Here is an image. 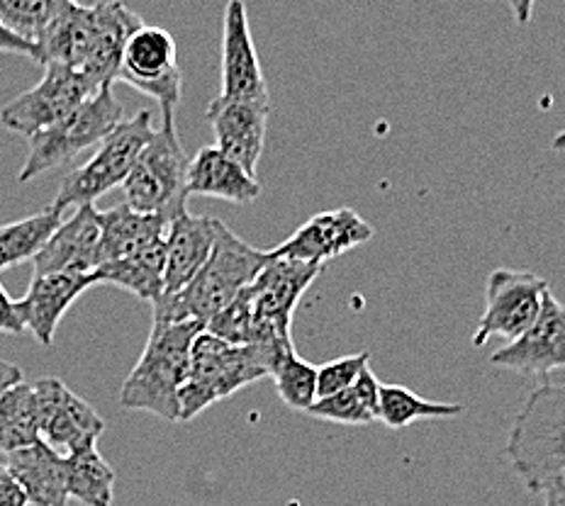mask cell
Masks as SVG:
<instances>
[{
  "instance_id": "obj_38",
  "label": "cell",
  "mask_w": 565,
  "mask_h": 506,
  "mask_svg": "<svg viewBox=\"0 0 565 506\" xmlns=\"http://www.w3.org/2000/svg\"><path fill=\"white\" fill-rule=\"evenodd\" d=\"M553 151H558V154H565V127L561 129V132L553 137V144H551Z\"/></svg>"
},
{
  "instance_id": "obj_37",
  "label": "cell",
  "mask_w": 565,
  "mask_h": 506,
  "mask_svg": "<svg viewBox=\"0 0 565 506\" xmlns=\"http://www.w3.org/2000/svg\"><path fill=\"white\" fill-rule=\"evenodd\" d=\"M544 506H565V482L556 480L544 489Z\"/></svg>"
},
{
  "instance_id": "obj_28",
  "label": "cell",
  "mask_w": 565,
  "mask_h": 506,
  "mask_svg": "<svg viewBox=\"0 0 565 506\" xmlns=\"http://www.w3.org/2000/svg\"><path fill=\"white\" fill-rule=\"evenodd\" d=\"M40 441L34 387L20 383L0 397V453H15Z\"/></svg>"
},
{
  "instance_id": "obj_12",
  "label": "cell",
  "mask_w": 565,
  "mask_h": 506,
  "mask_svg": "<svg viewBox=\"0 0 565 506\" xmlns=\"http://www.w3.org/2000/svg\"><path fill=\"white\" fill-rule=\"evenodd\" d=\"M38 397L40 441L58 455H71L86 445H98L105 421L84 397L58 378H42L32 385Z\"/></svg>"
},
{
  "instance_id": "obj_23",
  "label": "cell",
  "mask_w": 565,
  "mask_h": 506,
  "mask_svg": "<svg viewBox=\"0 0 565 506\" xmlns=\"http://www.w3.org/2000/svg\"><path fill=\"white\" fill-rule=\"evenodd\" d=\"M169 227V222L159 215L135 212L125 203L100 212V266L120 261L167 239Z\"/></svg>"
},
{
  "instance_id": "obj_15",
  "label": "cell",
  "mask_w": 565,
  "mask_h": 506,
  "mask_svg": "<svg viewBox=\"0 0 565 506\" xmlns=\"http://www.w3.org/2000/svg\"><path fill=\"white\" fill-rule=\"evenodd\" d=\"M222 98L268 103V86L242 0H230L222 18Z\"/></svg>"
},
{
  "instance_id": "obj_27",
  "label": "cell",
  "mask_w": 565,
  "mask_h": 506,
  "mask_svg": "<svg viewBox=\"0 0 565 506\" xmlns=\"http://www.w3.org/2000/svg\"><path fill=\"white\" fill-rule=\"evenodd\" d=\"M62 222V212L50 205L38 215L0 225V270L34 261V256L44 249Z\"/></svg>"
},
{
  "instance_id": "obj_14",
  "label": "cell",
  "mask_w": 565,
  "mask_h": 506,
  "mask_svg": "<svg viewBox=\"0 0 565 506\" xmlns=\"http://www.w3.org/2000/svg\"><path fill=\"white\" fill-rule=\"evenodd\" d=\"M490 363L522 375H546L565 368V304L548 290L539 320L514 344L502 346L490 356Z\"/></svg>"
},
{
  "instance_id": "obj_21",
  "label": "cell",
  "mask_w": 565,
  "mask_h": 506,
  "mask_svg": "<svg viewBox=\"0 0 565 506\" xmlns=\"http://www.w3.org/2000/svg\"><path fill=\"white\" fill-rule=\"evenodd\" d=\"M8 473L15 477L34 506H66V457L38 441L6 457Z\"/></svg>"
},
{
  "instance_id": "obj_32",
  "label": "cell",
  "mask_w": 565,
  "mask_h": 506,
  "mask_svg": "<svg viewBox=\"0 0 565 506\" xmlns=\"http://www.w3.org/2000/svg\"><path fill=\"white\" fill-rule=\"evenodd\" d=\"M369 363H371L369 351L349 353V356L324 363V366L317 368V399L349 390V387L361 378V373L369 370Z\"/></svg>"
},
{
  "instance_id": "obj_34",
  "label": "cell",
  "mask_w": 565,
  "mask_h": 506,
  "mask_svg": "<svg viewBox=\"0 0 565 506\" xmlns=\"http://www.w3.org/2000/svg\"><path fill=\"white\" fill-rule=\"evenodd\" d=\"M28 497L15 477L8 473L6 465H0V506H28Z\"/></svg>"
},
{
  "instance_id": "obj_6",
  "label": "cell",
  "mask_w": 565,
  "mask_h": 506,
  "mask_svg": "<svg viewBox=\"0 0 565 506\" xmlns=\"http://www.w3.org/2000/svg\"><path fill=\"white\" fill-rule=\"evenodd\" d=\"M154 132L157 127L151 110H139L135 117H129L100 141L96 154L84 166L66 175L52 207L64 215L68 207L93 205L113 187L122 185Z\"/></svg>"
},
{
  "instance_id": "obj_9",
  "label": "cell",
  "mask_w": 565,
  "mask_h": 506,
  "mask_svg": "<svg viewBox=\"0 0 565 506\" xmlns=\"http://www.w3.org/2000/svg\"><path fill=\"white\" fill-rule=\"evenodd\" d=\"M548 282L532 270L494 268L486 280V310L473 332V346H486L490 338L514 344L539 320Z\"/></svg>"
},
{
  "instance_id": "obj_13",
  "label": "cell",
  "mask_w": 565,
  "mask_h": 506,
  "mask_svg": "<svg viewBox=\"0 0 565 506\" xmlns=\"http://www.w3.org/2000/svg\"><path fill=\"white\" fill-rule=\"evenodd\" d=\"M373 234L375 229L356 209H327L310 217L286 241L278 244L276 249H270L268 256L327 268L332 258L344 256L351 249H356V246L371 241Z\"/></svg>"
},
{
  "instance_id": "obj_24",
  "label": "cell",
  "mask_w": 565,
  "mask_h": 506,
  "mask_svg": "<svg viewBox=\"0 0 565 506\" xmlns=\"http://www.w3.org/2000/svg\"><path fill=\"white\" fill-rule=\"evenodd\" d=\"M163 273H167V239L147 246L120 261L100 266L93 273L96 286H117L145 302L163 298Z\"/></svg>"
},
{
  "instance_id": "obj_10",
  "label": "cell",
  "mask_w": 565,
  "mask_h": 506,
  "mask_svg": "<svg viewBox=\"0 0 565 506\" xmlns=\"http://www.w3.org/2000/svg\"><path fill=\"white\" fill-rule=\"evenodd\" d=\"M96 93L98 88L81 71L50 64L44 66V76L38 86L20 93L18 98L0 108V125L10 132L32 139L64 120L68 112H74Z\"/></svg>"
},
{
  "instance_id": "obj_29",
  "label": "cell",
  "mask_w": 565,
  "mask_h": 506,
  "mask_svg": "<svg viewBox=\"0 0 565 506\" xmlns=\"http://www.w3.org/2000/svg\"><path fill=\"white\" fill-rule=\"evenodd\" d=\"M458 415H463V405L458 402H431L403 385L381 387L379 421H383L387 429L399 431L419 419H451Z\"/></svg>"
},
{
  "instance_id": "obj_7",
  "label": "cell",
  "mask_w": 565,
  "mask_h": 506,
  "mask_svg": "<svg viewBox=\"0 0 565 506\" xmlns=\"http://www.w3.org/2000/svg\"><path fill=\"white\" fill-rule=\"evenodd\" d=\"M122 122V103L115 98L113 86L100 88L64 120L30 139V157L22 163L18 181L30 183L38 175L56 169L58 163L74 159L84 149L98 147Z\"/></svg>"
},
{
  "instance_id": "obj_20",
  "label": "cell",
  "mask_w": 565,
  "mask_h": 506,
  "mask_svg": "<svg viewBox=\"0 0 565 506\" xmlns=\"http://www.w3.org/2000/svg\"><path fill=\"white\" fill-rule=\"evenodd\" d=\"M220 219L205 215L179 217L167 232V273H163V298H173L191 282L212 254Z\"/></svg>"
},
{
  "instance_id": "obj_5",
  "label": "cell",
  "mask_w": 565,
  "mask_h": 506,
  "mask_svg": "<svg viewBox=\"0 0 565 506\" xmlns=\"http://www.w3.org/2000/svg\"><path fill=\"white\" fill-rule=\"evenodd\" d=\"M173 117V112H161V127L122 183L127 207L145 215H159L169 225L188 215V197H191L188 195L191 157L183 151Z\"/></svg>"
},
{
  "instance_id": "obj_17",
  "label": "cell",
  "mask_w": 565,
  "mask_h": 506,
  "mask_svg": "<svg viewBox=\"0 0 565 506\" xmlns=\"http://www.w3.org/2000/svg\"><path fill=\"white\" fill-rule=\"evenodd\" d=\"M34 273L93 276L100 268V212L93 205L76 207L58 225L44 249L34 256Z\"/></svg>"
},
{
  "instance_id": "obj_11",
  "label": "cell",
  "mask_w": 565,
  "mask_h": 506,
  "mask_svg": "<svg viewBox=\"0 0 565 506\" xmlns=\"http://www.w3.org/2000/svg\"><path fill=\"white\" fill-rule=\"evenodd\" d=\"M117 80L132 86L141 96L154 98L161 112H175L181 103L183 78L175 64V40L171 32L141 25L125 44Z\"/></svg>"
},
{
  "instance_id": "obj_8",
  "label": "cell",
  "mask_w": 565,
  "mask_h": 506,
  "mask_svg": "<svg viewBox=\"0 0 565 506\" xmlns=\"http://www.w3.org/2000/svg\"><path fill=\"white\" fill-rule=\"evenodd\" d=\"M322 273V266L268 256V263L249 286L254 346H296L292 344V316L305 292Z\"/></svg>"
},
{
  "instance_id": "obj_3",
  "label": "cell",
  "mask_w": 565,
  "mask_h": 506,
  "mask_svg": "<svg viewBox=\"0 0 565 506\" xmlns=\"http://www.w3.org/2000/svg\"><path fill=\"white\" fill-rule=\"evenodd\" d=\"M290 348L296 346H232L203 332L193 344L191 373L179 397L181 421L195 419L246 385L270 378L276 358Z\"/></svg>"
},
{
  "instance_id": "obj_30",
  "label": "cell",
  "mask_w": 565,
  "mask_h": 506,
  "mask_svg": "<svg viewBox=\"0 0 565 506\" xmlns=\"http://www.w3.org/2000/svg\"><path fill=\"white\" fill-rule=\"evenodd\" d=\"M64 3L66 0H0V25L38 50Z\"/></svg>"
},
{
  "instance_id": "obj_4",
  "label": "cell",
  "mask_w": 565,
  "mask_h": 506,
  "mask_svg": "<svg viewBox=\"0 0 565 506\" xmlns=\"http://www.w3.org/2000/svg\"><path fill=\"white\" fill-rule=\"evenodd\" d=\"M508 457L532 492L565 475V383H546L524 399L512 419Z\"/></svg>"
},
{
  "instance_id": "obj_16",
  "label": "cell",
  "mask_w": 565,
  "mask_h": 506,
  "mask_svg": "<svg viewBox=\"0 0 565 506\" xmlns=\"http://www.w3.org/2000/svg\"><path fill=\"white\" fill-rule=\"evenodd\" d=\"M270 100H230L215 98L207 108V122L215 134V149L256 179L264 154Z\"/></svg>"
},
{
  "instance_id": "obj_26",
  "label": "cell",
  "mask_w": 565,
  "mask_h": 506,
  "mask_svg": "<svg viewBox=\"0 0 565 506\" xmlns=\"http://www.w3.org/2000/svg\"><path fill=\"white\" fill-rule=\"evenodd\" d=\"M66 492L68 499L84 506H113L115 470L100 455L98 445L66 455Z\"/></svg>"
},
{
  "instance_id": "obj_22",
  "label": "cell",
  "mask_w": 565,
  "mask_h": 506,
  "mask_svg": "<svg viewBox=\"0 0 565 506\" xmlns=\"http://www.w3.org/2000/svg\"><path fill=\"white\" fill-rule=\"evenodd\" d=\"M188 195L227 200L234 205H249L262 195L254 175L237 166L215 147L200 149L188 169Z\"/></svg>"
},
{
  "instance_id": "obj_35",
  "label": "cell",
  "mask_w": 565,
  "mask_h": 506,
  "mask_svg": "<svg viewBox=\"0 0 565 506\" xmlns=\"http://www.w3.org/2000/svg\"><path fill=\"white\" fill-rule=\"evenodd\" d=\"M0 54L22 56V58H30V62H38V50H34L32 44L15 37V34L6 30L3 25H0Z\"/></svg>"
},
{
  "instance_id": "obj_19",
  "label": "cell",
  "mask_w": 565,
  "mask_h": 506,
  "mask_svg": "<svg viewBox=\"0 0 565 506\" xmlns=\"http://www.w3.org/2000/svg\"><path fill=\"white\" fill-rule=\"evenodd\" d=\"M96 286L93 276H71V273H34L25 295L15 300V308L25 332H30L38 344L52 346L56 329L88 288Z\"/></svg>"
},
{
  "instance_id": "obj_31",
  "label": "cell",
  "mask_w": 565,
  "mask_h": 506,
  "mask_svg": "<svg viewBox=\"0 0 565 506\" xmlns=\"http://www.w3.org/2000/svg\"><path fill=\"white\" fill-rule=\"evenodd\" d=\"M276 390L292 411H310L317 402V368L302 360L296 348L282 351L270 370Z\"/></svg>"
},
{
  "instance_id": "obj_18",
  "label": "cell",
  "mask_w": 565,
  "mask_h": 506,
  "mask_svg": "<svg viewBox=\"0 0 565 506\" xmlns=\"http://www.w3.org/2000/svg\"><path fill=\"white\" fill-rule=\"evenodd\" d=\"M141 25L145 22L125 3L90 6V37L78 71L98 90L117 84L125 44Z\"/></svg>"
},
{
  "instance_id": "obj_1",
  "label": "cell",
  "mask_w": 565,
  "mask_h": 506,
  "mask_svg": "<svg viewBox=\"0 0 565 506\" xmlns=\"http://www.w3.org/2000/svg\"><path fill=\"white\" fill-rule=\"evenodd\" d=\"M266 263L268 251L254 249L220 222L207 263L179 295L154 302V324L198 322L207 326L212 316L252 286Z\"/></svg>"
},
{
  "instance_id": "obj_25",
  "label": "cell",
  "mask_w": 565,
  "mask_h": 506,
  "mask_svg": "<svg viewBox=\"0 0 565 506\" xmlns=\"http://www.w3.org/2000/svg\"><path fill=\"white\" fill-rule=\"evenodd\" d=\"M381 387V380L369 368L361 373V378L349 390L317 399L308 415L322 421L344 423V427H369V423L379 421Z\"/></svg>"
},
{
  "instance_id": "obj_36",
  "label": "cell",
  "mask_w": 565,
  "mask_h": 506,
  "mask_svg": "<svg viewBox=\"0 0 565 506\" xmlns=\"http://www.w3.org/2000/svg\"><path fill=\"white\" fill-rule=\"evenodd\" d=\"M20 383H22V370L15 366V363L0 360V397H3L8 390H13V387Z\"/></svg>"
},
{
  "instance_id": "obj_33",
  "label": "cell",
  "mask_w": 565,
  "mask_h": 506,
  "mask_svg": "<svg viewBox=\"0 0 565 506\" xmlns=\"http://www.w3.org/2000/svg\"><path fill=\"white\" fill-rule=\"evenodd\" d=\"M0 334H10V336L25 334V324L20 320L15 300L8 298L3 286H0Z\"/></svg>"
},
{
  "instance_id": "obj_2",
  "label": "cell",
  "mask_w": 565,
  "mask_h": 506,
  "mask_svg": "<svg viewBox=\"0 0 565 506\" xmlns=\"http://www.w3.org/2000/svg\"><path fill=\"white\" fill-rule=\"evenodd\" d=\"M205 332L198 322L151 324V334L120 390V405L149 411L163 421H181L179 397L191 373V351Z\"/></svg>"
},
{
  "instance_id": "obj_39",
  "label": "cell",
  "mask_w": 565,
  "mask_h": 506,
  "mask_svg": "<svg viewBox=\"0 0 565 506\" xmlns=\"http://www.w3.org/2000/svg\"><path fill=\"white\" fill-rule=\"evenodd\" d=\"M561 480H563V482H565V475H563V477H561Z\"/></svg>"
}]
</instances>
